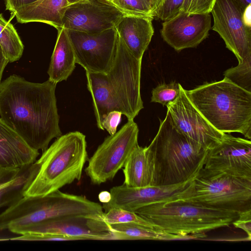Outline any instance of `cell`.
Instances as JSON below:
<instances>
[{"mask_svg":"<svg viewBox=\"0 0 251 251\" xmlns=\"http://www.w3.org/2000/svg\"><path fill=\"white\" fill-rule=\"evenodd\" d=\"M56 86L49 79L32 82L17 75L0 83V118L34 150L44 151L62 135Z\"/></svg>","mask_w":251,"mask_h":251,"instance_id":"6da1fadb","label":"cell"},{"mask_svg":"<svg viewBox=\"0 0 251 251\" xmlns=\"http://www.w3.org/2000/svg\"><path fill=\"white\" fill-rule=\"evenodd\" d=\"M118 34V33H117ZM142 60L135 58L117 35L112 65L105 74L86 72L98 127L110 112L117 111L134 120L144 108L140 94Z\"/></svg>","mask_w":251,"mask_h":251,"instance_id":"7a4b0ae2","label":"cell"},{"mask_svg":"<svg viewBox=\"0 0 251 251\" xmlns=\"http://www.w3.org/2000/svg\"><path fill=\"white\" fill-rule=\"evenodd\" d=\"M184 91L193 105L216 130L239 132L251 139V92L225 77Z\"/></svg>","mask_w":251,"mask_h":251,"instance_id":"3957f363","label":"cell"},{"mask_svg":"<svg viewBox=\"0 0 251 251\" xmlns=\"http://www.w3.org/2000/svg\"><path fill=\"white\" fill-rule=\"evenodd\" d=\"M148 147L154 159L153 185H174L196 177L208 151L179 132L167 114Z\"/></svg>","mask_w":251,"mask_h":251,"instance_id":"277c9868","label":"cell"},{"mask_svg":"<svg viewBox=\"0 0 251 251\" xmlns=\"http://www.w3.org/2000/svg\"><path fill=\"white\" fill-rule=\"evenodd\" d=\"M135 212L155 229L185 239L201 237L209 230L229 226L239 216L236 212L214 209L181 199L150 204Z\"/></svg>","mask_w":251,"mask_h":251,"instance_id":"5b68a950","label":"cell"},{"mask_svg":"<svg viewBox=\"0 0 251 251\" xmlns=\"http://www.w3.org/2000/svg\"><path fill=\"white\" fill-rule=\"evenodd\" d=\"M85 135L69 132L56 138L36 160L39 171L24 196L42 197L81 179L88 160Z\"/></svg>","mask_w":251,"mask_h":251,"instance_id":"8992f818","label":"cell"},{"mask_svg":"<svg viewBox=\"0 0 251 251\" xmlns=\"http://www.w3.org/2000/svg\"><path fill=\"white\" fill-rule=\"evenodd\" d=\"M90 202L85 196L59 190L42 197L24 196L0 214V231L16 230L44 221L87 215Z\"/></svg>","mask_w":251,"mask_h":251,"instance_id":"52a82bcc","label":"cell"},{"mask_svg":"<svg viewBox=\"0 0 251 251\" xmlns=\"http://www.w3.org/2000/svg\"><path fill=\"white\" fill-rule=\"evenodd\" d=\"M183 200L239 213L251 210V178L226 174H198L189 195Z\"/></svg>","mask_w":251,"mask_h":251,"instance_id":"ba28073f","label":"cell"},{"mask_svg":"<svg viewBox=\"0 0 251 251\" xmlns=\"http://www.w3.org/2000/svg\"><path fill=\"white\" fill-rule=\"evenodd\" d=\"M138 133L134 120H128L120 130L104 139L88 159L85 169L92 183L100 185L113 179L138 145Z\"/></svg>","mask_w":251,"mask_h":251,"instance_id":"9c48e42d","label":"cell"},{"mask_svg":"<svg viewBox=\"0 0 251 251\" xmlns=\"http://www.w3.org/2000/svg\"><path fill=\"white\" fill-rule=\"evenodd\" d=\"M66 30L76 63L88 72L105 74L110 70L116 50L115 27L96 33Z\"/></svg>","mask_w":251,"mask_h":251,"instance_id":"30bf717a","label":"cell"},{"mask_svg":"<svg viewBox=\"0 0 251 251\" xmlns=\"http://www.w3.org/2000/svg\"><path fill=\"white\" fill-rule=\"evenodd\" d=\"M226 174L251 178V142L225 133L222 141L208 150L199 175Z\"/></svg>","mask_w":251,"mask_h":251,"instance_id":"8fae6325","label":"cell"},{"mask_svg":"<svg viewBox=\"0 0 251 251\" xmlns=\"http://www.w3.org/2000/svg\"><path fill=\"white\" fill-rule=\"evenodd\" d=\"M196 177L174 185H151L135 188L123 184L113 187L110 190V201L103 203L102 205L103 211L106 212L111 208H120L135 212L138 209L150 204L185 199L190 193Z\"/></svg>","mask_w":251,"mask_h":251,"instance_id":"7c38bea8","label":"cell"},{"mask_svg":"<svg viewBox=\"0 0 251 251\" xmlns=\"http://www.w3.org/2000/svg\"><path fill=\"white\" fill-rule=\"evenodd\" d=\"M243 9L234 0H215L211 12L212 30L224 41L241 63L251 56V28L242 19Z\"/></svg>","mask_w":251,"mask_h":251,"instance_id":"4fadbf2b","label":"cell"},{"mask_svg":"<svg viewBox=\"0 0 251 251\" xmlns=\"http://www.w3.org/2000/svg\"><path fill=\"white\" fill-rule=\"evenodd\" d=\"M108 0H82L68 4L64 10L62 28L88 33L116 26L125 16Z\"/></svg>","mask_w":251,"mask_h":251,"instance_id":"5bb4252c","label":"cell"},{"mask_svg":"<svg viewBox=\"0 0 251 251\" xmlns=\"http://www.w3.org/2000/svg\"><path fill=\"white\" fill-rule=\"evenodd\" d=\"M167 115L180 133L209 150L219 143L225 133L214 128L193 105L181 85L178 97L167 105Z\"/></svg>","mask_w":251,"mask_h":251,"instance_id":"9a60e30c","label":"cell"},{"mask_svg":"<svg viewBox=\"0 0 251 251\" xmlns=\"http://www.w3.org/2000/svg\"><path fill=\"white\" fill-rule=\"evenodd\" d=\"M29 233L61 234L81 240H113L110 225L103 216H70L50 219L18 229L14 233Z\"/></svg>","mask_w":251,"mask_h":251,"instance_id":"2e32d148","label":"cell"},{"mask_svg":"<svg viewBox=\"0 0 251 251\" xmlns=\"http://www.w3.org/2000/svg\"><path fill=\"white\" fill-rule=\"evenodd\" d=\"M211 29L209 13L188 14L180 11L162 23L163 40L176 50L195 48L206 39Z\"/></svg>","mask_w":251,"mask_h":251,"instance_id":"e0dca14e","label":"cell"},{"mask_svg":"<svg viewBox=\"0 0 251 251\" xmlns=\"http://www.w3.org/2000/svg\"><path fill=\"white\" fill-rule=\"evenodd\" d=\"M150 16L125 15L115 29L126 47L137 59L142 60L154 33Z\"/></svg>","mask_w":251,"mask_h":251,"instance_id":"ac0fdd59","label":"cell"},{"mask_svg":"<svg viewBox=\"0 0 251 251\" xmlns=\"http://www.w3.org/2000/svg\"><path fill=\"white\" fill-rule=\"evenodd\" d=\"M39 155L0 118V168H21Z\"/></svg>","mask_w":251,"mask_h":251,"instance_id":"d6986e66","label":"cell"},{"mask_svg":"<svg viewBox=\"0 0 251 251\" xmlns=\"http://www.w3.org/2000/svg\"><path fill=\"white\" fill-rule=\"evenodd\" d=\"M68 4L67 0H37L20 8L12 15L18 23H44L59 30L62 28V17Z\"/></svg>","mask_w":251,"mask_h":251,"instance_id":"ffe728a7","label":"cell"},{"mask_svg":"<svg viewBox=\"0 0 251 251\" xmlns=\"http://www.w3.org/2000/svg\"><path fill=\"white\" fill-rule=\"evenodd\" d=\"M123 170L124 184L130 187H143L153 184L154 159L148 147L137 145L132 151Z\"/></svg>","mask_w":251,"mask_h":251,"instance_id":"44dd1931","label":"cell"},{"mask_svg":"<svg viewBox=\"0 0 251 251\" xmlns=\"http://www.w3.org/2000/svg\"><path fill=\"white\" fill-rule=\"evenodd\" d=\"M58 37L50 63L49 80L54 83L66 80L74 71L76 64L74 50L67 30H58Z\"/></svg>","mask_w":251,"mask_h":251,"instance_id":"7402d4cb","label":"cell"},{"mask_svg":"<svg viewBox=\"0 0 251 251\" xmlns=\"http://www.w3.org/2000/svg\"><path fill=\"white\" fill-rule=\"evenodd\" d=\"M38 171L39 165L36 161L21 167L16 177L0 189V208L9 206L23 198Z\"/></svg>","mask_w":251,"mask_h":251,"instance_id":"603a6c76","label":"cell"},{"mask_svg":"<svg viewBox=\"0 0 251 251\" xmlns=\"http://www.w3.org/2000/svg\"><path fill=\"white\" fill-rule=\"evenodd\" d=\"M113 240H171L185 239L179 235L134 223L110 225Z\"/></svg>","mask_w":251,"mask_h":251,"instance_id":"cb8c5ba5","label":"cell"},{"mask_svg":"<svg viewBox=\"0 0 251 251\" xmlns=\"http://www.w3.org/2000/svg\"><path fill=\"white\" fill-rule=\"evenodd\" d=\"M0 47L10 63L22 56L24 46L13 25L0 13Z\"/></svg>","mask_w":251,"mask_h":251,"instance_id":"d4e9b609","label":"cell"},{"mask_svg":"<svg viewBox=\"0 0 251 251\" xmlns=\"http://www.w3.org/2000/svg\"><path fill=\"white\" fill-rule=\"evenodd\" d=\"M225 78L239 87L251 92V56L224 72Z\"/></svg>","mask_w":251,"mask_h":251,"instance_id":"484cf974","label":"cell"},{"mask_svg":"<svg viewBox=\"0 0 251 251\" xmlns=\"http://www.w3.org/2000/svg\"><path fill=\"white\" fill-rule=\"evenodd\" d=\"M103 218L109 225L121 223H134L148 227L155 228L148 221L135 212L122 208H113L104 212Z\"/></svg>","mask_w":251,"mask_h":251,"instance_id":"4316f807","label":"cell"},{"mask_svg":"<svg viewBox=\"0 0 251 251\" xmlns=\"http://www.w3.org/2000/svg\"><path fill=\"white\" fill-rule=\"evenodd\" d=\"M180 86L181 85L176 81L158 85L151 91V101L166 106L178 97L180 92Z\"/></svg>","mask_w":251,"mask_h":251,"instance_id":"83f0119b","label":"cell"},{"mask_svg":"<svg viewBox=\"0 0 251 251\" xmlns=\"http://www.w3.org/2000/svg\"><path fill=\"white\" fill-rule=\"evenodd\" d=\"M111 1L126 15L153 17L144 0H111Z\"/></svg>","mask_w":251,"mask_h":251,"instance_id":"f1b7e54d","label":"cell"},{"mask_svg":"<svg viewBox=\"0 0 251 251\" xmlns=\"http://www.w3.org/2000/svg\"><path fill=\"white\" fill-rule=\"evenodd\" d=\"M215 0H184L181 11L188 14L210 13Z\"/></svg>","mask_w":251,"mask_h":251,"instance_id":"f546056e","label":"cell"},{"mask_svg":"<svg viewBox=\"0 0 251 251\" xmlns=\"http://www.w3.org/2000/svg\"><path fill=\"white\" fill-rule=\"evenodd\" d=\"M184 0H164L162 6L155 14L157 17L165 21L176 16L180 11Z\"/></svg>","mask_w":251,"mask_h":251,"instance_id":"4dcf8cb0","label":"cell"},{"mask_svg":"<svg viewBox=\"0 0 251 251\" xmlns=\"http://www.w3.org/2000/svg\"><path fill=\"white\" fill-rule=\"evenodd\" d=\"M11 240L20 241H74L79 240L78 238L69 237L58 234L29 233L20 236L10 238Z\"/></svg>","mask_w":251,"mask_h":251,"instance_id":"1f68e13d","label":"cell"},{"mask_svg":"<svg viewBox=\"0 0 251 251\" xmlns=\"http://www.w3.org/2000/svg\"><path fill=\"white\" fill-rule=\"evenodd\" d=\"M122 115L121 112L117 111L109 112L102 121L103 130H106L110 135H113L116 133L117 126L121 122Z\"/></svg>","mask_w":251,"mask_h":251,"instance_id":"d6a6232c","label":"cell"},{"mask_svg":"<svg viewBox=\"0 0 251 251\" xmlns=\"http://www.w3.org/2000/svg\"><path fill=\"white\" fill-rule=\"evenodd\" d=\"M236 228L244 230L248 235V240L251 239V210L239 213V217L232 224Z\"/></svg>","mask_w":251,"mask_h":251,"instance_id":"836d02e7","label":"cell"},{"mask_svg":"<svg viewBox=\"0 0 251 251\" xmlns=\"http://www.w3.org/2000/svg\"><path fill=\"white\" fill-rule=\"evenodd\" d=\"M37 0H5V9L13 14L20 8L31 3Z\"/></svg>","mask_w":251,"mask_h":251,"instance_id":"e575fe53","label":"cell"},{"mask_svg":"<svg viewBox=\"0 0 251 251\" xmlns=\"http://www.w3.org/2000/svg\"><path fill=\"white\" fill-rule=\"evenodd\" d=\"M149 7L151 15L153 17L155 14L162 6L164 0H144Z\"/></svg>","mask_w":251,"mask_h":251,"instance_id":"d590c367","label":"cell"},{"mask_svg":"<svg viewBox=\"0 0 251 251\" xmlns=\"http://www.w3.org/2000/svg\"><path fill=\"white\" fill-rule=\"evenodd\" d=\"M242 19L245 25L251 28V7L249 5L243 11Z\"/></svg>","mask_w":251,"mask_h":251,"instance_id":"8d00e7d4","label":"cell"},{"mask_svg":"<svg viewBox=\"0 0 251 251\" xmlns=\"http://www.w3.org/2000/svg\"><path fill=\"white\" fill-rule=\"evenodd\" d=\"M8 63H9V62L3 54L0 47V83L1 82L3 72Z\"/></svg>","mask_w":251,"mask_h":251,"instance_id":"74e56055","label":"cell"},{"mask_svg":"<svg viewBox=\"0 0 251 251\" xmlns=\"http://www.w3.org/2000/svg\"><path fill=\"white\" fill-rule=\"evenodd\" d=\"M99 199L103 203L109 202L111 199L110 192L106 191L101 192L99 195Z\"/></svg>","mask_w":251,"mask_h":251,"instance_id":"f35d334b","label":"cell"},{"mask_svg":"<svg viewBox=\"0 0 251 251\" xmlns=\"http://www.w3.org/2000/svg\"><path fill=\"white\" fill-rule=\"evenodd\" d=\"M243 9V10L250 4L251 0H234Z\"/></svg>","mask_w":251,"mask_h":251,"instance_id":"ab89813d","label":"cell"},{"mask_svg":"<svg viewBox=\"0 0 251 251\" xmlns=\"http://www.w3.org/2000/svg\"><path fill=\"white\" fill-rule=\"evenodd\" d=\"M69 4H72L82 0H67Z\"/></svg>","mask_w":251,"mask_h":251,"instance_id":"60d3db41","label":"cell"},{"mask_svg":"<svg viewBox=\"0 0 251 251\" xmlns=\"http://www.w3.org/2000/svg\"><path fill=\"white\" fill-rule=\"evenodd\" d=\"M110 0V1H111V0Z\"/></svg>","mask_w":251,"mask_h":251,"instance_id":"b9f144b4","label":"cell"},{"mask_svg":"<svg viewBox=\"0 0 251 251\" xmlns=\"http://www.w3.org/2000/svg\"><path fill=\"white\" fill-rule=\"evenodd\" d=\"M4 0V1H5V0Z\"/></svg>","mask_w":251,"mask_h":251,"instance_id":"7bdbcfd3","label":"cell"}]
</instances>
